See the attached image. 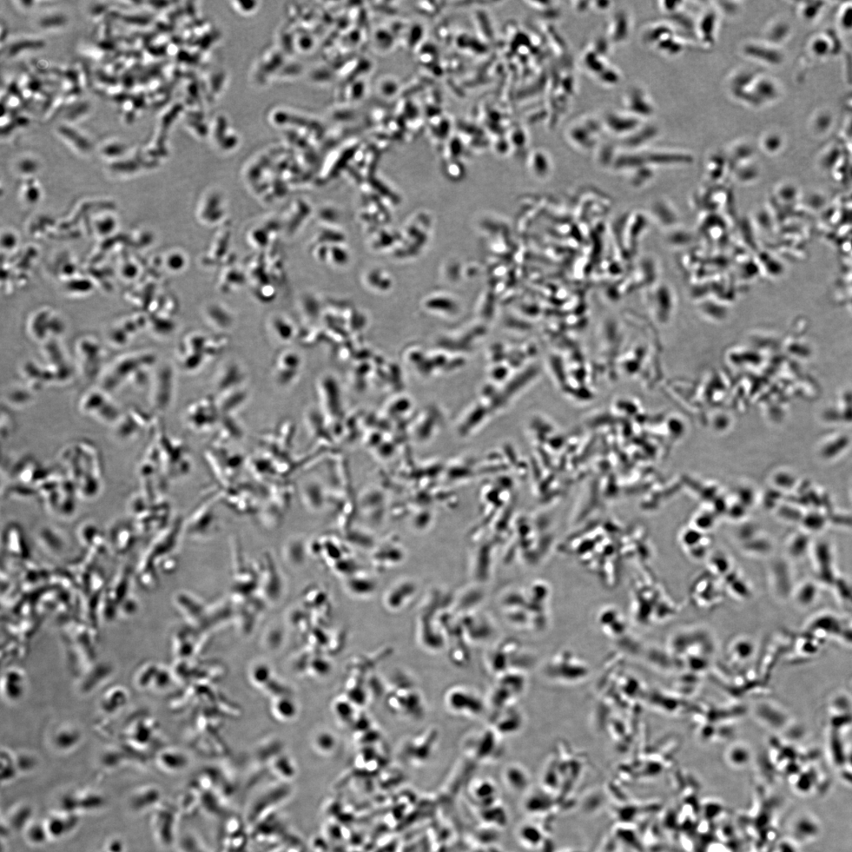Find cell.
Segmentation results:
<instances>
[{
	"label": "cell",
	"instance_id": "2e32d148",
	"mask_svg": "<svg viewBox=\"0 0 852 852\" xmlns=\"http://www.w3.org/2000/svg\"><path fill=\"white\" fill-rule=\"evenodd\" d=\"M844 134L852 140V116L848 118L844 127Z\"/></svg>",
	"mask_w": 852,
	"mask_h": 852
},
{
	"label": "cell",
	"instance_id": "6da1fadb",
	"mask_svg": "<svg viewBox=\"0 0 852 852\" xmlns=\"http://www.w3.org/2000/svg\"><path fill=\"white\" fill-rule=\"evenodd\" d=\"M181 815L175 803L162 802L150 813L152 833L158 846L163 849L175 848L180 831Z\"/></svg>",
	"mask_w": 852,
	"mask_h": 852
},
{
	"label": "cell",
	"instance_id": "8992f818",
	"mask_svg": "<svg viewBox=\"0 0 852 852\" xmlns=\"http://www.w3.org/2000/svg\"><path fill=\"white\" fill-rule=\"evenodd\" d=\"M44 822L50 841H59L74 833L80 824V815L58 810L50 814Z\"/></svg>",
	"mask_w": 852,
	"mask_h": 852
},
{
	"label": "cell",
	"instance_id": "9a60e30c",
	"mask_svg": "<svg viewBox=\"0 0 852 852\" xmlns=\"http://www.w3.org/2000/svg\"><path fill=\"white\" fill-rule=\"evenodd\" d=\"M102 852H127L125 843L120 838H112L104 844Z\"/></svg>",
	"mask_w": 852,
	"mask_h": 852
},
{
	"label": "cell",
	"instance_id": "7a4b0ae2",
	"mask_svg": "<svg viewBox=\"0 0 852 852\" xmlns=\"http://www.w3.org/2000/svg\"><path fill=\"white\" fill-rule=\"evenodd\" d=\"M292 797L290 789L280 788L263 792L250 802L247 810L246 822L248 827L259 822L264 817L278 811L283 805Z\"/></svg>",
	"mask_w": 852,
	"mask_h": 852
},
{
	"label": "cell",
	"instance_id": "9c48e42d",
	"mask_svg": "<svg viewBox=\"0 0 852 852\" xmlns=\"http://www.w3.org/2000/svg\"><path fill=\"white\" fill-rule=\"evenodd\" d=\"M22 834L26 844L31 847H42L51 841L44 822L35 819L25 827Z\"/></svg>",
	"mask_w": 852,
	"mask_h": 852
},
{
	"label": "cell",
	"instance_id": "7c38bea8",
	"mask_svg": "<svg viewBox=\"0 0 852 852\" xmlns=\"http://www.w3.org/2000/svg\"><path fill=\"white\" fill-rule=\"evenodd\" d=\"M810 54L817 58H827L833 51L834 45L831 39L825 35H818L811 39L809 44Z\"/></svg>",
	"mask_w": 852,
	"mask_h": 852
},
{
	"label": "cell",
	"instance_id": "277c9868",
	"mask_svg": "<svg viewBox=\"0 0 852 852\" xmlns=\"http://www.w3.org/2000/svg\"><path fill=\"white\" fill-rule=\"evenodd\" d=\"M106 799L98 792L87 791L72 792L64 795L59 802V809L79 815L94 813L106 805Z\"/></svg>",
	"mask_w": 852,
	"mask_h": 852
},
{
	"label": "cell",
	"instance_id": "52a82bcc",
	"mask_svg": "<svg viewBox=\"0 0 852 852\" xmlns=\"http://www.w3.org/2000/svg\"><path fill=\"white\" fill-rule=\"evenodd\" d=\"M162 802V795L159 789L154 786H144L131 792L127 805L131 814L142 815L151 813Z\"/></svg>",
	"mask_w": 852,
	"mask_h": 852
},
{
	"label": "cell",
	"instance_id": "5b68a950",
	"mask_svg": "<svg viewBox=\"0 0 852 852\" xmlns=\"http://www.w3.org/2000/svg\"><path fill=\"white\" fill-rule=\"evenodd\" d=\"M301 363L300 356L292 350L277 354L273 366L276 384L283 388L292 385L298 378Z\"/></svg>",
	"mask_w": 852,
	"mask_h": 852
},
{
	"label": "cell",
	"instance_id": "3957f363",
	"mask_svg": "<svg viewBox=\"0 0 852 852\" xmlns=\"http://www.w3.org/2000/svg\"><path fill=\"white\" fill-rule=\"evenodd\" d=\"M250 840L247 823L230 816L221 829L220 852H247Z\"/></svg>",
	"mask_w": 852,
	"mask_h": 852
},
{
	"label": "cell",
	"instance_id": "8fae6325",
	"mask_svg": "<svg viewBox=\"0 0 852 852\" xmlns=\"http://www.w3.org/2000/svg\"><path fill=\"white\" fill-rule=\"evenodd\" d=\"M834 116L832 111L827 109L819 110L811 118L810 128L815 135L823 136L827 135L834 128Z\"/></svg>",
	"mask_w": 852,
	"mask_h": 852
},
{
	"label": "cell",
	"instance_id": "ba28073f",
	"mask_svg": "<svg viewBox=\"0 0 852 852\" xmlns=\"http://www.w3.org/2000/svg\"><path fill=\"white\" fill-rule=\"evenodd\" d=\"M35 810L28 803H19L12 807L2 818V830L6 829L8 835L15 833L23 834L26 827L34 820Z\"/></svg>",
	"mask_w": 852,
	"mask_h": 852
},
{
	"label": "cell",
	"instance_id": "5bb4252c",
	"mask_svg": "<svg viewBox=\"0 0 852 852\" xmlns=\"http://www.w3.org/2000/svg\"><path fill=\"white\" fill-rule=\"evenodd\" d=\"M820 5L817 6L816 3H808L807 5L803 6L801 11L803 18L807 21H813L821 13Z\"/></svg>",
	"mask_w": 852,
	"mask_h": 852
},
{
	"label": "cell",
	"instance_id": "4fadbf2b",
	"mask_svg": "<svg viewBox=\"0 0 852 852\" xmlns=\"http://www.w3.org/2000/svg\"><path fill=\"white\" fill-rule=\"evenodd\" d=\"M838 25L845 32H852V4L843 6L838 15Z\"/></svg>",
	"mask_w": 852,
	"mask_h": 852
},
{
	"label": "cell",
	"instance_id": "30bf717a",
	"mask_svg": "<svg viewBox=\"0 0 852 852\" xmlns=\"http://www.w3.org/2000/svg\"><path fill=\"white\" fill-rule=\"evenodd\" d=\"M175 848L177 852H211L201 837L191 830L180 832Z\"/></svg>",
	"mask_w": 852,
	"mask_h": 852
}]
</instances>
